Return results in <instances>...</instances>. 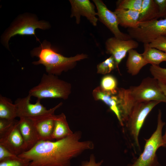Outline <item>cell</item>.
<instances>
[{"mask_svg":"<svg viewBox=\"0 0 166 166\" xmlns=\"http://www.w3.org/2000/svg\"><path fill=\"white\" fill-rule=\"evenodd\" d=\"M127 31L132 39L149 44L158 37H166V18L139 22L137 27L128 28Z\"/></svg>","mask_w":166,"mask_h":166,"instance_id":"52a82bcc","label":"cell"},{"mask_svg":"<svg viewBox=\"0 0 166 166\" xmlns=\"http://www.w3.org/2000/svg\"><path fill=\"white\" fill-rule=\"evenodd\" d=\"M50 26L48 22L38 21L35 17L24 15L20 16L4 34L2 40L5 45L9 47L8 42L10 38L16 35H34L36 36L37 29L45 30Z\"/></svg>","mask_w":166,"mask_h":166,"instance_id":"ba28073f","label":"cell"},{"mask_svg":"<svg viewBox=\"0 0 166 166\" xmlns=\"http://www.w3.org/2000/svg\"><path fill=\"white\" fill-rule=\"evenodd\" d=\"M16 120H9L0 119V136L6 132L14 124Z\"/></svg>","mask_w":166,"mask_h":166,"instance_id":"f1b7e54d","label":"cell"},{"mask_svg":"<svg viewBox=\"0 0 166 166\" xmlns=\"http://www.w3.org/2000/svg\"><path fill=\"white\" fill-rule=\"evenodd\" d=\"M144 51L142 55L148 64L158 65L163 61L166 62V53L150 47L149 44H144Z\"/></svg>","mask_w":166,"mask_h":166,"instance_id":"44dd1931","label":"cell"},{"mask_svg":"<svg viewBox=\"0 0 166 166\" xmlns=\"http://www.w3.org/2000/svg\"><path fill=\"white\" fill-rule=\"evenodd\" d=\"M30 161L18 156L0 161V166H29Z\"/></svg>","mask_w":166,"mask_h":166,"instance_id":"4316f807","label":"cell"},{"mask_svg":"<svg viewBox=\"0 0 166 166\" xmlns=\"http://www.w3.org/2000/svg\"><path fill=\"white\" fill-rule=\"evenodd\" d=\"M143 0H119L116 3L117 8L140 11Z\"/></svg>","mask_w":166,"mask_h":166,"instance_id":"cb8c5ba5","label":"cell"},{"mask_svg":"<svg viewBox=\"0 0 166 166\" xmlns=\"http://www.w3.org/2000/svg\"><path fill=\"white\" fill-rule=\"evenodd\" d=\"M116 79L111 75H106L101 79L100 86L104 91L112 94H117L118 88Z\"/></svg>","mask_w":166,"mask_h":166,"instance_id":"603a6c76","label":"cell"},{"mask_svg":"<svg viewBox=\"0 0 166 166\" xmlns=\"http://www.w3.org/2000/svg\"><path fill=\"white\" fill-rule=\"evenodd\" d=\"M159 84L162 90L166 97V85L159 82Z\"/></svg>","mask_w":166,"mask_h":166,"instance_id":"d6a6232c","label":"cell"},{"mask_svg":"<svg viewBox=\"0 0 166 166\" xmlns=\"http://www.w3.org/2000/svg\"><path fill=\"white\" fill-rule=\"evenodd\" d=\"M138 46L137 41L132 39L124 40L113 37L108 39L105 42L106 53L113 57L117 68L128 51Z\"/></svg>","mask_w":166,"mask_h":166,"instance_id":"8fae6325","label":"cell"},{"mask_svg":"<svg viewBox=\"0 0 166 166\" xmlns=\"http://www.w3.org/2000/svg\"><path fill=\"white\" fill-rule=\"evenodd\" d=\"M154 0L158 8V18H166V0Z\"/></svg>","mask_w":166,"mask_h":166,"instance_id":"f546056e","label":"cell"},{"mask_svg":"<svg viewBox=\"0 0 166 166\" xmlns=\"http://www.w3.org/2000/svg\"><path fill=\"white\" fill-rule=\"evenodd\" d=\"M116 95L124 125L136 104L152 101L166 103V97L159 85V82L153 77L144 78L137 86H131L127 89L118 88Z\"/></svg>","mask_w":166,"mask_h":166,"instance_id":"7a4b0ae2","label":"cell"},{"mask_svg":"<svg viewBox=\"0 0 166 166\" xmlns=\"http://www.w3.org/2000/svg\"><path fill=\"white\" fill-rule=\"evenodd\" d=\"M71 6V17H75L76 22L80 23L81 16L86 17L93 26L97 25L98 19L96 17L97 14L95 10L94 4L89 0H69Z\"/></svg>","mask_w":166,"mask_h":166,"instance_id":"4fadbf2b","label":"cell"},{"mask_svg":"<svg viewBox=\"0 0 166 166\" xmlns=\"http://www.w3.org/2000/svg\"><path fill=\"white\" fill-rule=\"evenodd\" d=\"M165 123L162 119V113L159 110L156 129L151 137L145 139V143L142 153L132 163L127 166H161L159 163L156 152L160 147L166 148L162 138V131Z\"/></svg>","mask_w":166,"mask_h":166,"instance_id":"5b68a950","label":"cell"},{"mask_svg":"<svg viewBox=\"0 0 166 166\" xmlns=\"http://www.w3.org/2000/svg\"><path fill=\"white\" fill-rule=\"evenodd\" d=\"M17 156H18L14 154L4 147L0 145V161Z\"/></svg>","mask_w":166,"mask_h":166,"instance_id":"1f68e13d","label":"cell"},{"mask_svg":"<svg viewBox=\"0 0 166 166\" xmlns=\"http://www.w3.org/2000/svg\"><path fill=\"white\" fill-rule=\"evenodd\" d=\"M160 102L152 101L138 103L129 115L125 124L134 144L137 147L140 148L139 134L146 117L154 107Z\"/></svg>","mask_w":166,"mask_h":166,"instance_id":"8992f818","label":"cell"},{"mask_svg":"<svg viewBox=\"0 0 166 166\" xmlns=\"http://www.w3.org/2000/svg\"><path fill=\"white\" fill-rule=\"evenodd\" d=\"M16 121L11 127L0 136V145L18 156L25 151L24 143Z\"/></svg>","mask_w":166,"mask_h":166,"instance_id":"7c38bea8","label":"cell"},{"mask_svg":"<svg viewBox=\"0 0 166 166\" xmlns=\"http://www.w3.org/2000/svg\"><path fill=\"white\" fill-rule=\"evenodd\" d=\"M114 12L119 25L128 29L135 28L138 26L139 11L116 8Z\"/></svg>","mask_w":166,"mask_h":166,"instance_id":"e0dca14e","label":"cell"},{"mask_svg":"<svg viewBox=\"0 0 166 166\" xmlns=\"http://www.w3.org/2000/svg\"><path fill=\"white\" fill-rule=\"evenodd\" d=\"M159 10L154 0H143L138 19L139 22H146L158 18Z\"/></svg>","mask_w":166,"mask_h":166,"instance_id":"ffe728a7","label":"cell"},{"mask_svg":"<svg viewBox=\"0 0 166 166\" xmlns=\"http://www.w3.org/2000/svg\"><path fill=\"white\" fill-rule=\"evenodd\" d=\"M126 62L128 72L132 76L138 74L141 69L148 64L144 58L141 54L134 49L129 50Z\"/></svg>","mask_w":166,"mask_h":166,"instance_id":"d6986e66","label":"cell"},{"mask_svg":"<svg viewBox=\"0 0 166 166\" xmlns=\"http://www.w3.org/2000/svg\"><path fill=\"white\" fill-rule=\"evenodd\" d=\"M31 55L39 58L38 61L32 63L36 65H43L47 73L57 76L63 72L73 68L77 61L87 58L88 55L84 53L77 54L72 57H66L57 53L46 40L31 51Z\"/></svg>","mask_w":166,"mask_h":166,"instance_id":"3957f363","label":"cell"},{"mask_svg":"<svg viewBox=\"0 0 166 166\" xmlns=\"http://www.w3.org/2000/svg\"><path fill=\"white\" fill-rule=\"evenodd\" d=\"M162 138L165 143L166 144V128L165 133L164 135L162 136Z\"/></svg>","mask_w":166,"mask_h":166,"instance_id":"836d02e7","label":"cell"},{"mask_svg":"<svg viewBox=\"0 0 166 166\" xmlns=\"http://www.w3.org/2000/svg\"><path fill=\"white\" fill-rule=\"evenodd\" d=\"M81 136L77 131L55 141L40 140L18 156L30 160L29 166H70L73 158L94 148L92 141H81Z\"/></svg>","mask_w":166,"mask_h":166,"instance_id":"6da1fadb","label":"cell"},{"mask_svg":"<svg viewBox=\"0 0 166 166\" xmlns=\"http://www.w3.org/2000/svg\"><path fill=\"white\" fill-rule=\"evenodd\" d=\"M71 84L59 79L57 76L44 73L40 82L31 89L29 94L38 100L44 98L67 99L71 92Z\"/></svg>","mask_w":166,"mask_h":166,"instance_id":"277c9868","label":"cell"},{"mask_svg":"<svg viewBox=\"0 0 166 166\" xmlns=\"http://www.w3.org/2000/svg\"><path fill=\"white\" fill-rule=\"evenodd\" d=\"M19 118L18 126L26 151L32 148L40 140L33 120L28 118Z\"/></svg>","mask_w":166,"mask_h":166,"instance_id":"5bb4252c","label":"cell"},{"mask_svg":"<svg viewBox=\"0 0 166 166\" xmlns=\"http://www.w3.org/2000/svg\"><path fill=\"white\" fill-rule=\"evenodd\" d=\"M149 70L153 78L166 85V68L158 65H151Z\"/></svg>","mask_w":166,"mask_h":166,"instance_id":"484cf974","label":"cell"},{"mask_svg":"<svg viewBox=\"0 0 166 166\" xmlns=\"http://www.w3.org/2000/svg\"><path fill=\"white\" fill-rule=\"evenodd\" d=\"M117 66L115 59L111 55L97 65V73L99 74L106 75L111 72Z\"/></svg>","mask_w":166,"mask_h":166,"instance_id":"d4e9b609","label":"cell"},{"mask_svg":"<svg viewBox=\"0 0 166 166\" xmlns=\"http://www.w3.org/2000/svg\"><path fill=\"white\" fill-rule=\"evenodd\" d=\"M93 1L97 7L99 19L110 30L114 37L124 40L132 39L128 34L123 33L119 29L118 20L114 12L109 10L101 0Z\"/></svg>","mask_w":166,"mask_h":166,"instance_id":"30bf717a","label":"cell"},{"mask_svg":"<svg viewBox=\"0 0 166 166\" xmlns=\"http://www.w3.org/2000/svg\"><path fill=\"white\" fill-rule=\"evenodd\" d=\"M92 95L95 100L101 101L107 105L115 114L121 125L124 126L121 120L118 100L116 95H113L105 92L99 86L93 90Z\"/></svg>","mask_w":166,"mask_h":166,"instance_id":"2e32d148","label":"cell"},{"mask_svg":"<svg viewBox=\"0 0 166 166\" xmlns=\"http://www.w3.org/2000/svg\"><path fill=\"white\" fill-rule=\"evenodd\" d=\"M17 117L16 105L10 100L0 95V119L13 121Z\"/></svg>","mask_w":166,"mask_h":166,"instance_id":"7402d4cb","label":"cell"},{"mask_svg":"<svg viewBox=\"0 0 166 166\" xmlns=\"http://www.w3.org/2000/svg\"><path fill=\"white\" fill-rule=\"evenodd\" d=\"M103 162L102 160L97 162L95 156L92 154L91 155L89 160L82 162L79 166H101Z\"/></svg>","mask_w":166,"mask_h":166,"instance_id":"4dcf8cb0","label":"cell"},{"mask_svg":"<svg viewBox=\"0 0 166 166\" xmlns=\"http://www.w3.org/2000/svg\"><path fill=\"white\" fill-rule=\"evenodd\" d=\"M149 46L166 53V37L160 36L149 43Z\"/></svg>","mask_w":166,"mask_h":166,"instance_id":"83f0119b","label":"cell"},{"mask_svg":"<svg viewBox=\"0 0 166 166\" xmlns=\"http://www.w3.org/2000/svg\"><path fill=\"white\" fill-rule=\"evenodd\" d=\"M32 97L29 94L24 97L19 98L16 100L15 104L17 109V117L19 118L25 117L34 119L42 116L54 113L55 111L62 105L61 102L55 107L47 109L38 100L35 104L30 102Z\"/></svg>","mask_w":166,"mask_h":166,"instance_id":"9c48e42d","label":"cell"},{"mask_svg":"<svg viewBox=\"0 0 166 166\" xmlns=\"http://www.w3.org/2000/svg\"><path fill=\"white\" fill-rule=\"evenodd\" d=\"M54 113L32 119L40 140L53 141L52 136L54 126Z\"/></svg>","mask_w":166,"mask_h":166,"instance_id":"9a60e30c","label":"cell"},{"mask_svg":"<svg viewBox=\"0 0 166 166\" xmlns=\"http://www.w3.org/2000/svg\"><path fill=\"white\" fill-rule=\"evenodd\" d=\"M73 133L69 127L64 113H62L58 115H55L54 126L52 136V140L64 138Z\"/></svg>","mask_w":166,"mask_h":166,"instance_id":"ac0fdd59","label":"cell"}]
</instances>
